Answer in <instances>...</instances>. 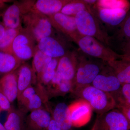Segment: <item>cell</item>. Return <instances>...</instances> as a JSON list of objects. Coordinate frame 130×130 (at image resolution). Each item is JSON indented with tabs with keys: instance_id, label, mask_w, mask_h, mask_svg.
<instances>
[{
	"instance_id": "obj_1",
	"label": "cell",
	"mask_w": 130,
	"mask_h": 130,
	"mask_svg": "<svg viewBox=\"0 0 130 130\" xmlns=\"http://www.w3.org/2000/svg\"><path fill=\"white\" fill-rule=\"evenodd\" d=\"M72 93L87 102L98 115L103 114L116 107V101L110 94L91 85L74 88Z\"/></svg>"
},
{
	"instance_id": "obj_2",
	"label": "cell",
	"mask_w": 130,
	"mask_h": 130,
	"mask_svg": "<svg viewBox=\"0 0 130 130\" xmlns=\"http://www.w3.org/2000/svg\"><path fill=\"white\" fill-rule=\"evenodd\" d=\"M75 18L80 35L94 38L109 47L108 33L92 9L81 11L75 16Z\"/></svg>"
},
{
	"instance_id": "obj_3",
	"label": "cell",
	"mask_w": 130,
	"mask_h": 130,
	"mask_svg": "<svg viewBox=\"0 0 130 130\" xmlns=\"http://www.w3.org/2000/svg\"><path fill=\"white\" fill-rule=\"evenodd\" d=\"M106 63L84 53H78L77 67L73 82V89L91 85Z\"/></svg>"
},
{
	"instance_id": "obj_4",
	"label": "cell",
	"mask_w": 130,
	"mask_h": 130,
	"mask_svg": "<svg viewBox=\"0 0 130 130\" xmlns=\"http://www.w3.org/2000/svg\"><path fill=\"white\" fill-rule=\"evenodd\" d=\"M74 41L85 54L107 63L128 57L119 54L94 38L79 35Z\"/></svg>"
},
{
	"instance_id": "obj_5",
	"label": "cell",
	"mask_w": 130,
	"mask_h": 130,
	"mask_svg": "<svg viewBox=\"0 0 130 130\" xmlns=\"http://www.w3.org/2000/svg\"><path fill=\"white\" fill-rule=\"evenodd\" d=\"M24 28L35 38L37 42L43 38L54 35V29L47 16L33 10L22 16Z\"/></svg>"
},
{
	"instance_id": "obj_6",
	"label": "cell",
	"mask_w": 130,
	"mask_h": 130,
	"mask_svg": "<svg viewBox=\"0 0 130 130\" xmlns=\"http://www.w3.org/2000/svg\"><path fill=\"white\" fill-rule=\"evenodd\" d=\"M37 45L35 38L23 28L13 42L9 53L24 62L33 58Z\"/></svg>"
},
{
	"instance_id": "obj_7",
	"label": "cell",
	"mask_w": 130,
	"mask_h": 130,
	"mask_svg": "<svg viewBox=\"0 0 130 130\" xmlns=\"http://www.w3.org/2000/svg\"><path fill=\"white\" fill-rule=\"evenodd\" d=\"M35 1L14 2L6 9L2 14V23L6 28H23L22 16L30 11Z\"/></svg>"
},
{
	"instance_id": "obj_8",
	"label": "cell",
	"mask_w": 130,
	"mask_h": 130,
	"mask_svg": "<svg viewBox=\"0 0 130 130\" xmlns=\"http://www.w3.org/2000/svg\"><path fill=\"white\" fill-rule=\"evenodd\" d=\"M96 88L109 93L114 98L121 87V84L111 68L105 63L92 85Z\"/></svg>"
},
{
	"instance_id": "obj_9",
	"label": "cell",
	"mask_w": 130,
	"mask_h": 130,
	"mask_svg": "<svg viewBox=\"0 0 130 130\" xmlns=\"http://www.w3.org/2000/svg\"><path fill=\"white\" fill-rule=\"evenodd\" d=\"M98 116V130H129L130 129V121L116 108Z\"/></svg>"
},
{
	"instance_id": "obj_10",
	"label": "cell",
	"mask_w": 130,
	"mask_h": 130,
	"mask_svg": "<svg viewBox=\"0 0 130 130\" xmlns=\"http://www.w3.org/2000/svg\"><path fill=\"white\" fill-rule=\"evenodd\" d=\"M54 29L74 41L80 35L77 29L75 17L60 12L47 16Z\"/></svg>"
},
{
	"instance_id": "obj_11",
	"label": "cell",
	"mask_w": 130,
	"mask_h": 130,
	"mask_svg": "<svg viewBox=\"0 0 130 130\" xmlns=\"http://www.w3.org/2000/svg\"><path fill=\"white\" fill-rule=\"evenodd\" d=\"M68 107L73 127H81L90 120L93 109L85 100L79 99L68 105Z\"/></svg>"
},
{
	"instance_id": "obj_12",
	"label": "cell",
	"mask_w": 130,
	"mask_h": 130,
	"mask_svg": "<svg viewBox=\"0 0 130 130\" xmlns=\"http://www.w3.org/2000/svg\"><path fill=\"white\" fill-rule=\"evenodd\" d=\"M78 57L77 51L68 52L59 59L56 73L63 79L73 82L77 67Z\"/></svg>"
},
{
	"instance_id": "obj_13",
	"label": "cell",
	"mask_w": 130,
	"mask_h": 130,
	"mask_svg": "<svg viewBox=\"0 0 130 130\" xmlns=\"http://www.w3.org/2000/svg\"><path fill=\"white\" fill-rule=\"evenodd\" d=\"M37 48L52 58H60L69 51L63 42L54 35L42 38L38 42Z\"/></svg>"
},
{
	"instance_id": "obj_14",
	"label": "cell",
	"mask_w": 130,
	"mask_h": 130,
	"mask_svg": "<svg viewBox=\"0 0 130 130\" xmlns=\"http://www.w3.org/2000/svg\"><path fill=\"white\" fill-rule=\"evenodd\" d=\"M52 116L46 108L30 112L25 118V130H47Z\"/></svg>"
},
{
	"instance_id": "obj_15",
	"label": "cell",
	"mask_w": 130,
	"mask_h": 130,
	"mask_svg": "<svg viewBox=\"0 0 130 130\" xmlns=\"http://www.w3.org/2000/svg\"><path fill=\"white\" fill-rule=\"evenodd\" d=\"M97 12H94L103 24L110 26H119L126 18L128 11L121 8L105 9L96 8Z\"/></svg>"
},
{
	"instance_id": "obj_16",
	"label": "cell",
	"mask_w": 130,
	"mask_h": 130,
	"mask_svg": "<svg viewBox=\"0 0 130 130\" xmlns=\"http://www.w3.org/2000/svg\"><path fill=\"white\" fill-rule=\"evenodd\" d=\"M49 100L52 98L64 96L72 92L73 89V82L63 79L57 73L50 83L45 86Z\"/></svg>"
},
{
	"instance_id": "obj_17",
	"label": "cell",
	"mask_w": 130,
	"mask_h": 130,
	"mask_svg": "<svg viewBox=\"0 0 130 130\" xmlns=\"http://www.w3.org/2000/svg\"><path fill=\"white\" fill-rule=\"evenodd\" d=\"M16 71L18 89V97L28 87L32 86V85H36L37 80L32 67L27 63H23Z\"/></svg>"
},
{
	"instance_id": "obj_18",
	"label": "cell",
	"mask_w": 130,
	"mask_h": 130,
	"mask_svg": "<svg viewBox=\"0 0 130 130\" xmlns=\"http://www.w3.org/2000/svg\"><path fill=\"white\" fill-rule=\"evenodd\" d=\"M16 70L0 78V91L11 103L17 99L18 93Z\"/></svg>"
},
{
	"instance_id": "obj_19",
	"label": "cell",
	"mask_w": 130,
	"mask_h": 130,
	"mask_svg": "<svg viewBox=\"0 0 130 130\" xmlns=\"http://www.w3.org/2000/svg\"><path fill=\"white\" fill-rule=\"evenodd\" d=\"M52 118L62 130H73L68 105L59 103L53 110H50Z\"/></svg>"
},
{
	"instance_id": "obj_20",
	"label": "cell",
	"mask_w": 130,
	"mask_h": 130,
	"mask_svg": "<svg viewBox=\"0 0 130 130\" xmlns=\"http://www.w3.org/2000/svg\"><path fill=\"white\" fill-rule=\"evenodd\" d=\"M70 1L68 0L35 1L31 10L50 16L59 12L63 6Z\"/></svg>"
},
{
	"instance_id": "obj_21",
	"label": "cell",
	"mask_w": 130,
	"mask_h": 130,
	"mask_svg": "<svg viewBox=\"0 0 130 130\" xmlns=\"http://www.w3.org/2000/svg\"><path fill=\"white\" fill-rule=\"evenodd\" d=\"M107 63L113 70L121 85L125 84H130L129 58L115 60Z\"/></svg>"
},
{
	"instance_id": "obj_22",
	"label": "cell",
	"mask_w": 130,
	"mask_h": 130,
	"mask_svg": "<svg viewBox=\"0 0 130 130\" xmlns=\"http://www.w3.org/2000/svg\"><path fill=\"white\" fill-rule=\"evenodd\" d=\"M23 63L13 54L0 51V77L15 71Z\"/></svg>"
},
{
	"instance_id": "obj_23",
	"label": "cell",
	"mask_w": 130,
	"mask_h": 130,
	"mask_svg": "<svg viewBox=\"0 0 130 130\" xmlns=\"http://www.w3.org/2000/svg\"><path fill=\"white\" fill-rule=\"evenodd\" d=\"M8 113L7 118L3 125L6 130H25L26 114L13 107Z\"/></svg>"
},
{
	"instance_id": "obj_24",
	"label": "cell",
	"mask_w": 130,
	"mask_h": 130,
	"mask_svg": "<svg viewBox=\"0 0 130 130\" xmlns=\"http://www.w3.org/2000/svg\"><path fill=\"white\" fill-rule=\"evenodd\" d=\"M52 59L37 48L33 57L32 68L36 76L37 83L42 73Z\"/></svg>"
},
{
	"instance_id": "obj_25",
	"label": "cell",
	"mask_w": 130,
	"mask_h": 130,
	"mask_svg": "<svg viewBox=\"0 0 130 130\" xmlns=\"http://www.w3.org/2000/svg\"><path fill=\"white\" fill-rule=\"evenodd\" d=\"M91 9L90 6L86 4L84 1H70L63 6L60 12L68 16L75 17L81 11Z\"/></svg>"
},
{
	"instance_id": "obj_26",
	"label": "cell",
	"mask_w": 130,
	"mask_h": 130,
	"mask_svg": "<svg viewBox=\"0 0 130 130\" xmlns=\"http://www.w3.org/2000/svg\"><path fill=\"white\" fill-rule=\"evenodd\" d=\"M60 58H52V59L40 77L37 84L45 87L52 81L56 73L57 66Z\"/></svg>"
},
{
	"instance_id": "obj_27",
	"label": "cell",
	"mask_w": 130,
	"mask_h": 130,
	"mask_svg": "<svg viewBox=\"0 0 130 130\" xmlns=\"http://www.w3.org/2000/svg\"><path fill=\"white\" fill-rule=\"evenodd\" d=\"M22 29L6 28L4 36L0 41V51L9 53L13 42Z\"/></svg>"
},
{
	"instance_id": "obj_28",
	"label": "cell",
	"mask_w": 130,
	"mask_h": 130,
	"mask_svg": "<svg viewBox=\"0 0 130 130\" xmlns=\"http://www.w3.org/2000/svg\"><path fill=\"white\" fill-rule=\"evenodd\" d=\"M97 7L105 9L121 8L128 11L129 4L127 1L120 0H100L96 3Z\"/></svg>"
},
{
	"instance_id": "obj_29",
	"label": "cell",
	"mask_w": 130,
	"mask_h": 130,
	"mask_svg": "<svg viewBox=\"0 0 130 130\" xmlns=\"http://www.w3.org/2000/svg\"><path fill=\"white\" fill-rule=\"evenodd\" d=\"M117 104L130 106V84L121 85L119 93L115 97Z\"/></svg>"
},
{
	"instance_id": "obj_30",
	"label": "cell",
	"mask_w": 130,
	"mask_h": 130,
	"mask_svg": "<svg viewBox=\"0 0 130 130\" xmlns=\"http://www.w3.org/2000/svg\"><path fill=\"white\" fill-rule=\"evenodd\" d=\"M37 92L36 86H31L28 87L17 98L19 109H21L28 102L31 97Z\"/></svg>"
},
{
	"instance_id": "obj_31",
	"label": "cell",
	"mask_w": 130,
	"mask_h": 130,
	"mask_svg": "<svg viewBox=\"0 0 130 130\" xmlns=\"http://www.w3.org/2000/svg\"><path fill=\"white\" fill-rule=\"evenodd\" d=\"M7 98L0 91V113L3 111L9 112L12 108Z\"/></svg>"
},
{
	"instance_id": "obj_32",
	"label": "cell",
	"mask_w": 130,
	"mask_h": 130,
	"mask_svg": "<svg viewBox=\"0 0 130 130\" xmlns=\"http://www.w3.org/2000/svg\"><path fill=\"white\" fill-rule=\"evenodd\" d=\"M115 108L118 109L130 122V106L117 104Z\"/></svg>"
},
{
	"instance_id": "obj_33",
	"label": "cell",
	"mask_w": 130,
	"mask_h": 130,
	"mask_svg": "<svg viewBox=\"0 0 130 130\" xmlns=\"http://www.w3.org/2000/svg\"><path fill=\"white\" fill-rule=\"evenodd\" d=\"M47 130H62L56 124V122L51 118V121L49 125L48 126Z\"/></svg>"
},
{
	"instance_id": "obj_34",
	"label": "cell",
	"mask_w": 130,
	"mask_h": 130,
	"mask_svg": "<svg viewBox=\"0 0 130 130\" xmlns=\"http://www.w3.org/2000/svg\"><path fill=\"white\" fill-rule=\"evenodd\" d=\"M6 28L2 22H0V41L4 36Z\"/></svg>"
},
{
	"instance_id": "obj_35",
	"label": "cell",
	"mask_w": 130,
	"mask_h": 130,
	"mask_svg": "<svg viewBox=\"0 0 130 130\" xmlns=\"http://www.w3.org/2000/svg\"><path fill=\"white\" fill-rule=\"evenodd\" d=\"M85 3L89 6H90L91 5H94V4H96L97 2V1H95V0H85L84 1Z\"/></svg>"
},
{
	"instance_id": "obj_36",
	"label": "cell",
	"mask_w": 130,
	"mask_h": 130,
	"mask_svg": "<svg viewBox=\"0 0 130 130\" xmlns=\"http://www.w3.org/2000/svg\"><path fill=\"white\" fill-rule=\"evenodd\" d=\"M12 1H8V0H0V9H2L5 7L6 3Z\"/></svg>"
},
{
	"instance_id": "obj_37",
	"label": "cell",
	"mask_w": 130,
	"mask_h": 130,
	"mask_svg": "<svg viewBox=\"0 0 130 130\" xmlns=\"http://www.w3.org/2000/svg\"><path fill=\"white\" fill-rule=\"evenodd\" d=\"M90 130H98V116L95 122L93 125V127Z\"/></svg>"
},
{
	"instance_id": "obj_38",
	"label": "cell",
	"mask_w": 130,
	"mask_h": 130,
	"mask_svg": "<svg viewBox=\"0 0 130 130\" xmlns=\"http://www.w3.org/2000/svg\"><path fill=\"white\" fill-rule=\"evenodd\" d=\"M0 130H6L3 124L0 122Z\"/></svg>"
}]
</instances>
